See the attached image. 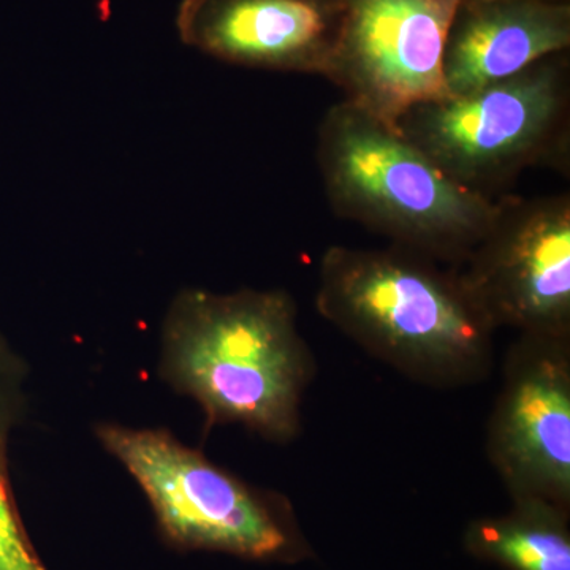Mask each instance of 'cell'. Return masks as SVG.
Masks as SVG:
<instances>
[{
    "label": "cell",
    "mask_w": 570,
    "mask_h": 570,
    "mask_svg": "<svg viewBox=\"0 0 570 570\" xmlns=\"http://www.w3.org/2000/svg\"><path fill=\"white\" fill-rule=\"evenodd\" d=\"M316 306L325 321L412 381L464 387L493 370L497 330L455 269L444 272L404 247L326 249Z\"/></svg>",
    "instance_id": "obj_1"
},
{
    "label": "cell",
    "mask_w": 570,
    "mask_h": 570,
    "mask_svg": "<svg viewBox=\"0 0 570 570\" xmlns=\"http://www.w3.org/2000/svg\"><path fill=\"white\" fill-rule=\"evenodd\" d=\"M165 362L209 419L273 441L298 434L316 363L285 292H183L165 328Z\"/></svg>",
    "instance_id": "obj_2"
},
{
    "label": "cell",
    "mask_w": 570,
    "mask_h": 570,
    "mask_svg": "<svg viewBox=\"0 0 570 570\" xmlns=\"http://www.w3.org/2000/svg\"><path fill=\"white\" fill-rule=\"evenodd\" d=\"M317 159L335 213L433 261L461 264L497 214L498 198L461 186L344 100L321 124Z\"/></svg>",
    "instance_id": "obj_3"
},
{
    "label": "cell",
    "mask_w": 570,
    "mask_h": 570,
    "mask_svg": "<svg viewBox=\"0 0 570 570\" xmlns=\"http://www.w3.org/2000/svg\"><path fill=\"white\" fill-rule=\"evenodd\" d=\"M564 52L463 96L411 108L396 132L461 186L493 198L530 167L569 165Z\"/></svg>",
    "instance_id": "obj_4"
},
{
    "label": "cell",
    "mask_w": 570,
    "mask_h": 570,
    "mask_svg": "<svg viewBox=\"0 0 570 570\" xmlns=\"http://www.w3.org/2000/svg\"><path fill=\"white\" fill-rule=\"evenodd\" d=\"M453 269L494 330L570 337L569 194L498 198L489 230Z\"/></svg>",
    "instance_id": "obj_5"
},
{
    "label": "cell",
    "mask_w": 570,
    "mask_h": 570,
    "mask_svg": "<svg viewBox=\"0 0 570 570\" xmlns=\"http://www.w3.org/2000/svg\"><path fill=\"white\" fill-rule=\"evenodd\" d=\"M325 78L344 102L396 132L411 108L448 97L442 56L459 0H335Z\"/></svg>",
    "instance_id": "obj_6"
},
{
    "label": "cell",
    "mask_w": 570,
    "mask_h": 570,
    "mask_svg": "<svg viewBox=\"0 0 570 570\" xmlns=\"http://www.w3.org/2000/svg\"><path fill=\"white\" fill-rule=\"evenodd\" d=\"M102 436L176 539L247 558L287 549L288 532L272 504L200 453L160 431L108 426Z\"/></svg>",
    "instance_id": "obj_7"
},
{
    "label": "cell",
    "mask_w": 570,
    "mask_h": 570,
    "mask_svg": "<svg viewBox=\"0 0 570 570\" xmlns=\"http://www.w3.org/2000/svg\"><path fill=\"white\" fill-rule=\"evenodd\" d=\"M487 455L510 497L570 508V337L519 335L509 347Z\"/></svg>",
    "instance_id": "obj_8"
},
{
    "label": "cell",
    "mask_w": 570,
    "mask_h": 570,
    "mask_svg": "<svg viewBox=\"0 0 570 570\" xmlns=\"http://www.w3.org/2000/svg\"><path fill=\"white\" fill-rule=\"evenodd\" d=\"M340 13L335 0H183L179 39L232 66L325 77Z\"/></svg>",
    "instance_id": "obj_9"
},
{
    "label": "cell",
    "mask_w": 570,
    "mask_h": 570,
    "mask_svg": "<svg viewBox=\"0 0 570 570\" xmlns=\"http://www.w3.org/2000/svg\"><path fill=\"white\" fill-rule=\"evenodd\" d=\"M569 47L570 3L459 0L442 56L445 89L478 91Z\"/></svg>",
    "instance_id": "obj_10"
},
{
    "label": "cell",
    "mask_w": 570,
    "mask_h": 570,
    "mask_svg": "<svg viewBox=\"0 0 570 570\" xmlns=\"http://www.w3.org/2000/svg\"><path fill=\"white\" fill-rule=\"evenodd\" d=\"M466 549L505 570H570L569 509L539 498H512L499 517L472 521Z\"/></svg>",
    "instance_id": "obj_11"
},
{
    "label": "cell",
    "mask_w": 570,
    "mask_h": 570,
    "mask_svg": "<svg viewBox=\"0 0 570 570\" xmlns=\"http://www.w3.org/2000/svg\"><path fill=\"white\" fill-rule=\"evenodd\" d=\"M0 570H40L28 549L0 474Z\"/></svg>",
    "instance_id": "obj_12"
},
{
    "label": "cell",
    "mask_w": 570,
    "mask_h": 570,
    "mask_svg": "<svg viewBox=\"0 0 570 570\" xmlns=\"http://www.w3.org/2000/svg\"><path fill=\"white\" fill-rule=\"evenodd\" d=\"M547 2H551V3H570V0H547Z\"/></svg>",
    "instance_id": "obj_13"
}]
</instances>
